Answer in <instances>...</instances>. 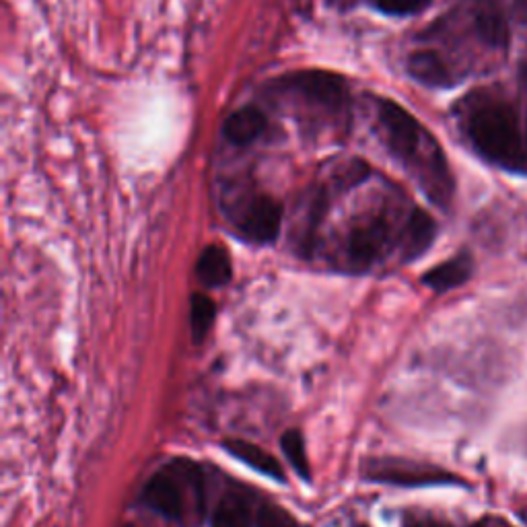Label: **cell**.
Returning <instances> with one entry per match:
<instances>
[{
	"mask_svg": "<svg viewBox=\"0 0 527 527\" xmlns=\"http://www.w3.org/2000/svg\"><path fill=\"white\" fill-rule=\"evenodd\" d=\"M254 523L252 501L243 493H227L213 513V527H254Z\"/></svg>",
	"mask_w": 527,
	"mask_h": 527,
	"instance_id": "cell-15",
	"label": "cell"
},
{
	"mask_svg": "<svg viewBox=\"0 0 527 527\" xmlns=\"http://www.w3.org/2000/svg\"><path fill=\"white\" fill-rule=\"evenodd\" d=\"M437 225L429 213H425L423 208H410V215L406 219L404 231H402V241H400V256L410 262L416 260L418 256H423L435 239Z\"/></svg>",
	"mask_w": 527,
	"mask_h": 527,
	"instance_id": "cell-10",
	"label": "cell"
},
{
	"mask_svg": "<svg viewBox=\"0 0 527 527\" xmlns=\"http://www.w3.org/2000/svg\"><path fill=\"white\" fill-rule=\"evenodd\" d=\"M367 3L383 15L410 17V15H416L423 9H427L431 0H367Z\"/></svg>",
	"mask_w": 527,
	"mask_h": 527,
	"instance_id": "cell-18",
	"label": "cell"
},
{
	"mask_svg": "<svg viewBox=\"0 0 527 527\" xmlns=\"http://www.w3.org/2000/svg\"><path fill=\"white\" fill-rule=\"evenodd\" d=\"M468 136L488 161L503 167H521L523 143L517 114L511 105L488 103L474 110L468 120Z\"/></svg>",
	"mask_w": 527,
	"mask_h": 527,
	"instance_id": "cell-4",
	"label": "cell"
},
{
	"mask_svg": "<svg viewBox=\"0 0 527 527\" xmlns=\"http://www.w3.org/2000/svg\"><path fill=\"white\" fill-rule=\"evenodd\" d=\"M143 503L161 517L186 527L200 523L206 509L204 470L186 458L169 462L147 482Z\"/></svg>",
	"mask_w": 527,
	"mask_h": 527,
	"instance_id": "cell-3",
	"label": "cell"
},
{
	"mask_svg": "<svg viewBox=\"0 0 527 527\" xmlns=\"http://www.w3.org/2000/svg\"><path fill=\"white\" fill-rule=\"evenodd\" d=\"M215 318H217V307L213 299H208L202 293H194L192 307H190V322H192V334L196 342L204 340L208 330L213 328Z\"/></svg>",
	"mask_w": 527,
	"mask_h": 527,
	"instance_id": "cell-16",
	"label": "cell"
},
{
	"mask_svg": "<svg viewBox=\"0 0 527 527\" xmlns=\"http://www.w3.org/2000/svg\"><path fill=\"white\" fill-rule=\"evenodd\" d=\"M196 276L204 287H225L233 276V266L227 250L215 243L204 248L196 264Z\"/></svg>",
	"mask_w": 527,
	"mask_h": 527,
	"instance_id": "cell-13",
	"label": "cell"
},
{
	"mask_svg": "<svg viewBox=\"0 0 527 527\" xmlns=\"http://www.w3.org/2000/svg\"><path fill=\"white\" fill-rule=\"evenodd\" d=\"M270 130V120L258 105H243L229 114L223 124V134L233 147H250L258 140H264Z\"/></svg>",
	"mask_w": 527,
	"mask_h": 527,
	"instance_id": "cell-8",
	"label": "cell"
},
{
	"mask_svg": "<svg viewBox=\"0 0 527 527\" xmlns=\"http://www.w3.org/2000/svg\"><path fill=\"white\" fill-rule=\"evenodd\" d=\"M235 231L252 243H272L283 223V204L264 192H239L227 204Z\"/></svg>",
	"mask_w": 527,
	"mask_h": 527,
	"instance_id": "cell-6",
	"label": "cell"
},
{
	"mask_svg": "<svg viewBox=\"0 0 527 527\" xmlns=\"http://www.w3.org/2000/svg\"><path fill=\"white\" fill-rule=\"evenodd\" d=\"M365 474L371 480L388 482L396 486H423V484H443L455 482L458 478L443 472L441 468L420 466L402 460H375L365 464Z\"/></svg>",
	"mask_w": 527,
	"mask_h": 527,
	"instance_id": "cell-7",
	"label": "cell"
},
{
	"mask_svg": "<svg viewBox=\"0 0 527 527\" xmlns=\"http://www.w3.org/2000/svg\"><path fill=\"white\" fill-rule=\"evenodd\" d=\"M266 97L283 105L307 134H340L350 124V93L344 83L328 70H295L272 79Z\"/></svg>",
	"mask_w": 527,
	"mask_h": 527,
	"instance_id": "cell-2",
	"label": "cell"
},
{
	"mask_svg": "<svg viewBox=\"0 0 527 527\" xmlns=\"http://www.w3.org/2000/svg\"><path fill=\"white\" fill-rule=\"evenodd\" d=\"M470 276H472V258L468 254H460L429 270L423 278V283L437 293H445L464 285Z\"/></svg>",
	"mask_w": 527,
	"mask_h": 527,
	"instance_id": "cell-14",
	"label": "cell"
},
{
	"mask_svg": "<svg viewBox=\"0 0 527 527\" xmlns=\"http://www.w3.org/2000/svg\"><path fill=\"white\" fill-rule=\"evenodd\" d=\"M373 105L383 145L388 147L400 165H404L414 175L420 188L427 192L433 202L445 206L451 198L453 184L445 157L435 143V138L400 103L385 97H375Z\"/></svg>",
	"mask_w": 527,
	"mask_h": 527,
	"instance_id": "cell-1",
	"label": "cell"
},
{
	"mask_svg": "<svg viewBox=\"0 0 527 527\" xmlns=\"http://www.w3.org/2000/svg\"><path fill=\"white\" fill-rule=\"evenodd\" d=\"M254 527H299V523L287 509L264 503L256 513Z\"/></svg>",
	"mask_w": 527,
	"mask_h": 527,
	"instance_id": "cell-19",
	"label": "cell"
},
{
	"mask_svg": "<svg viewBox=\"0 0 527 527\" xmlns=\"http://www.w3.org/2000/svg\"><path fill=\"white\" fill-rule=\"evenodd\" d=\"M476 527H486V523H478V525H476Z\"/></svg>",
	"mask_w": 527,
	"mask_h": 527,
	"instance_id": "cell-22",
	"label": "cell"
},
{
	"mask_svg": "<svg viewBox=\"0 0 527 527\" xmlns=\"http://www.w3.org/2000/svg\"><path fill=\"white\" fill-rule=\"evenodd\" d=\"M408 75L427 87H451L453 75L449 64L435 50H414L406 62Z\"/></svg>",
	"mask_w": 527,
	"mask_h": 527,
	"instance_id": "cell-11",
	"label": "cell"
},
{
	"mask_svg": "<svg viewBox=\"0 0 527 527\" xmlns=\"http://www.w3.org/2000/svg\"><path fill=\"white\" fill-rule=\"evenodd\" d=\"M406 219L396 225V217L388 204H381L357 217L344 237L346 264L353 270H367L388 254L396 243L400 248Z\"/></svg>",
	"mask_w": 527,
	"mask_h": 527,
	"instance_id": "cell-5",
	"label": "cell"
},
{
	"mask_svg": "<svg viewBox=\"0 0 527 527\" xmlns=\"http://www.w3.org/2000/svg\"><path fill=\"white\" fill-rule=\"evenodd\" d=\"M472 25L478 38L490 48H505L509 42V29L505 15L497 0H472Z\"/></svg>",
	"mask_w": 527,
	"mask_h": 527,
	"instance_id": "cell-9",
	"label": "cell"
},
{
	"mask_svg": "<svg viewBox=\"0 0 527 527\" xmlns=\"http://www.w3.org/2000/svg\"><path fill=\"white\" fill-rule=\"evenodd\" d=\"M223 447L233 455L235 460L248 464L256 472H260L272 480H278V482H287L283 466H280V462L266 449H262L250 441H243V439H227L223 443Z\"/></svg>",
	"mask_w": 527,
	"mask_h": 527,
	"instance_id": "cell-12",
	"label": "cell"
},
{
	"mask_svg": "<svg viewBox=\"0 0 527 527\" xmlns=\"http://www.w3.org/2000/svg\"><path fill=\"white\" fill-rule=\"evenodd\" d=\"M406 527H451L447 521L435 519V517H414L408 521Z\"/></svg>",
	"mask_w": 527,
	"mask_h": 527,
	"instance_id": "cell-20",
	"label": "cell"
},
{
	"mask_svg": "<svg viewBox=\"0 0 527 527\" xmlns=\"http://www.w3.org/2000/svg\"><path fill=\"white\" fill-rule=\"evenodd\" d=\"M495 527H511V525H509V523H505V521H497V523H495Z\"/></svg>",
	"mask_w": 527,
	"mask_h": 527,
	"instance_id": "cell-21",
	"label": "cell"
},
{
	"mask_svg": "<svg viewBox=\"0 0 527 527\" xmlns=\"http://www.w3.org/2000/svg\"><path fill=\"white\" fill-rule=\"evenodd\" d=\"M280 447H283L287 460L291 462V466L295 468V472L303 478L309 480V460H307V451H305V439L301 435V431L291 429L287 431L283 437H280Z\"/></svg>",
	"mask_w": 527,
	"mask_h": 527,
	"instance_id": "cell-17",
	"label": "cell"
}]
</instances>
